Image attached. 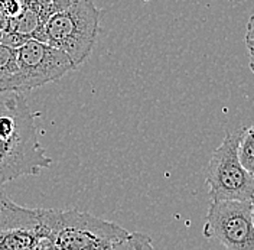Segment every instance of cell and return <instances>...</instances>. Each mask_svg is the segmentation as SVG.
Wrapping results in <instances>:
<instances>
[{
	"label": "cell",
	"mask_w": 254,
	"mask_h": 250,
	"mask_svg": "<svg viewBox=\"0 0 254 250\" xmlns=\"http://www.w3.org/2000/svg\"><path fill=\"white\" fill-rule=\"evenodd\" d=\"M4 97L15 117L12 132L0 138V176L9 182L20 176L38 175L52 165V159L39 143L35 114L23 94L12 91Z\"/></svg>",
	"instance_id": "obj_2"
},
{
	"label": "cell",
	"mask_w": 254,
	"mask_h": 250,
	"mask_svg": "<svg viewBox=\"0 0 254 250\" xmlns=\"http://www.w3.org/2000/svg\"><path fill=\"white\" fill-rule=\"evenodd\" d=\"M54 249L51 210L25 208L12 200L0 211V250Z\"/></svg>",
	"instance_id": "obj_5"
},
{
	"label": "cell",
	"mask_w": 254,
	"mask_h": 250,
	"mask_svg": "<svg viewBox=\"0 0 254 250\" xmlns=\"http://www.w3.org/2000/svg\"><path fill=\"white\" fill-rule=\"evenodd\" d=\"M244 130L238 127L228 132L209 158L205 182L211 201L250 200L254 195V173L241 164L238 154Z\"/></svg>",
	"instance_id": "obj_4"
},
{
	"label": "cell",
	"mask_w": 254,
	"mask_h": 250,
	"mask_svg": "<svg viewBox=\"0 0 254 250\" xmlns=\"http://www.w3.org/2000/svg\"><path fill=\"white\" fill-rule=\"evenodd\" d=\"M7 109V104H6V100H4V95L0 94V114Z\"/></svg>",
	"instance_id": "obj_16"
},
{
	"label": "cell",
	"mask_w": 254,
	"mask_h": 250,
	"mask_svg": "<svg viewBox=\"0 0 254 250\" xmlns=\"http://www.w3.org/2000/svg\"><path fill=\"white\" fill-rule=\"evenodd\" d=\"M17 93L31 91L48 83L58 81L66 73L75 70L71 58L64 51L35 38H29L17 48Z\"/></svg>",
	"instance_id": "obj_7"
},
{
	"label": "cell",
	"mask_w": 254,
	"mask_h": 250,
	"mask_svg": "<svg viewBox=\"0 0 254 250\" xmlns=\"http://www.w3.org/2000/svg\"><path fill=\"white\" fill-rule=\"evenodd\" d=\"M250 201H252V211H253V223H254V195L250 198Z\"/></svg>",
	"instance_id": "obj_17"
},
{
	"label": "cell",
	"mask_w": 254,
	"mask_h": 250,
	"mask_svg": "<svg viewBox=\"0 0 254 250\" xmlns=\"http://www.w3.org/2000/svg\"><path fill=\"white\" fill-rule=\"evenodd\" d=\"M19 90L17 49L0 44V94Z\"/></svg>",
	"instance_id": "obj_9"
},
{
	"label": "cell",
	"mask_w": 254,
	"mask_h": 250,
	"mask_svg": "<svg viewBox=\"0 0 254 250\" xmlns=\"http://www.w3.org/2000/svg\"><path fill=\"white\" fill-rule=\"evenodd\" d=\"M204 236L230 250H254V223L250 200L209 201Z\"/></svg>",
	"instance_id": "obj_6"
},
{
	"label": "cell",
	"mask_w": 254,
	"mask_h": 250,
	"mask_svg": "<svg viewBox=\"0 0 254 250\" xmlns=\"http://www.w3.org/2000/svg\"><path fill=\"white\" fill-rule=\"evenodd\" d=\"M101 13L94 0H72L48 19L35 39L64 51L74 67L78 68L93 52L100 32Z\"/></svg>",
	"instance_id": "obj_3"
},
{
	"label": "cell",
	"mask_w": 254,
	"mask_h": 250,
	"mask_svg": "<svg viewBox=\"0 0 254 250\" xmlns=\"http://www.w3.org/2000/svg\"><path fill=\"white\" fill-rule=\"evenodd\" d=\"M9 16L6 13V9H4V0H0V29H7L9 26Z\"/></svg>",
	"instance_id": "obj_13"
},
{
	"label": "cell",
	"mask_w": 254,
	"mask_h": 250,
	"mask_svg": "<svg viewBox=\"0 0 254 250\" xmlns=\"http://www.w3.org/2000/svg\"><path fill=\"white\" fill-rule=\"evenodd\" d=\"M10 201V198H9V195L6 194V189H4V181L1 179V176H0V211L4 208V205Z\"/></svg>",
	"instance_id": "obj_14"
},
{
	"label": "cell",
	"mask_w": 254,
	"mask_h": 250,
	"mask_svg": "<svg viewBox=\"0 0 254 250\" xmlns=\"http://www.w3.org/2000/svg\"><path fill=\"white\" fill-rule=\"evenodd\" d=\"M252 33H254V12L253 15L250 16L247 22V28H246V35H252Z\"/></svg>",
	"instance_id": "obj_15"
},
{
	"label": "cell",
	"mask_w": 254,
	"mask_h": 250,
	"mask_svg": "<svg viewBox=\"0 0 254 250\" xmlns=\"http://www.w3.org/2000/svg\"><path fill=\"white\" fill-rule=\"evenodd\" d=\"M28 39H29L28 36H25L19 32L12 31V29H3L1 36H0V44L17 49V48L22 47Z\"/></svg>",
	"instance_id": "obj_11"
},
{
	"label": "cell",
	"mask_w": 254,
	"mask_h": 250,
	"mask_svg": "<svg viewBox=\"0 0 254 250\" xmlns=\"http://www.w3.org/2000/svg\"><path fill=\"white\" fill-rule=\"evenodd\" d=\"M71 1L72 0H25L23 10L9 20L7 29L19 32L28 38H36L48 19L66 7Z\"/></svg>",
	"instance_id": "obj_8"
},
{
	"label": "cell",
	"mask_w": 254,
	"mask_h": 250,
	"mask_svg": "<svg viewBox=\"0 0 254 250\" xmlns=\"http://www.w3.org/2000/svg\"><path fill=\"white\" fill-rule=\"evenodd\" d=\"M54 249L143 250L153 249L150 237L78 210H51Z\"/></svg>",
	"instance_id": "obj_1"
},
{
	"label": "cell",
	"mask_w": 254,
	"mask_h": 250,
	"mask_svg": "<svg viewBox=\"0 0 254 250\" xmlns=\"http://www.w3.org/2000/svg\"><path fill=\"white\" fill-rule=\"evenodd\" d=\"M238 154L241 164L254 173V126L244 130V135L240 142Z\"/></svg>",
	"instance_id": "obj_10"
},
{
	"label": "cell",
	"mask_w": 254,
	"mask_h": 250,
	"mask_svg": "<svg viewBox=\"0 0 254 250\" xmlns=\"http://www.w3.org/2000/svg\"><path fill=\"white\" fill-rule=\"evenodd\" d=\"M244 41H246V47L249 51V65H250V70L254 74V33L246 35Z\"/></svg>",
	"instance_id": "obj_12"
}]
</instances>
